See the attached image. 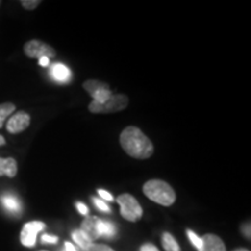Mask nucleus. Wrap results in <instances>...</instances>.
<instances>
[{
	"label": "nucleus",
	"mask_w": 251,
	"mask_h": 251,
	"mask_svg": "<svg viewBox=\"0 0 251 251\" xmlns=\"http://www.w3.org/2000/svg\"><path fill=\"white\" fill-rule=\"evenodd\" d=\"M120 144L126 153L136 159H147L153 153V144L135 126H129L120 135Z\"/></svg>",
	"instance_id": "1"
},
{
	"label": "nucleus",
	"mask_w": 251,
	"mask_h": 251,
	"mask_svg": "<svg viewBox=\"0 0 251 251\" xmlns=\"http://www.w3.org/2000/svg\"><path fill=\"white\" fill-rule=\"evenodd\" d=\"M143 193L153 202L171 206L176 201V193L170 185L161 179H151L143 185Z\"/></svg>",
	"instance_id": "2"
},
{
	"label": "nucleus",
	"mask_w": 251,
	"mask_h": 251,
	"mask_svg": "<svg viewBox=\"0 0 251 251\" xmlns=\"http://www.w3.org/2000/svg\"><path fill=\"white\" fill-rule=\"evenodd\" d=\"M128 106V97L125 94H114L109 97L105 102L92 101L89 105V111L96 114L101 113H115L124 111Z\"/></svg>",
	"instance_id": "3"
},
{
	"label": "nucleus",
	"mask_w": 251,
	"mask_h": 251,
	"mask_svg": "<svg viewBox=\"0 0 251 251\" xmlns=\"http://www.w3.org/2000/svg\"><path fill=\"white\" fill-rule=\"evenodd\" d=\"M117 201L120 205V213L124 219L130 222H136L142 218V207L131 194H121L118 197Z\"/></svg>",
	"instance_id": "4"
},
{
	"label": "nucleus",
	"mask_w": 251,
	"mask_h": 251,
	"mask_svg": "<svg viewBox=\"0 0 251 251\" xmlns=\"http://www.w3.org/2000/svg\"><path fill=\"white\" fill-rule=\"evenodd\" d=\"M24 51L26 56L29 58H41L48 57L54 58L56 57V51L51 46L47 45L40 40H30L25 45Z\"/></svg>",
	"instance_id": "5"
},
{
	"label": "nucleus",
	"mask_w": 251,
	"mask_h": 251,
	"mask_svg": "<svg viewBox=\"0 0 251 251\" xmlns=\"http://www.w3.org/2000/svg\"><path fill=\"white\" fill-rule=\"evenodd\" d=\"M83 87L92 97L93 101L100 103L105 102L112 96V91L109 90V86L102 81L89 79L83 84Z\"/></svg>",
	"instance_id": "6"
},
{
	"label": "nucleus",
	"mask_w": 251,
	"mask_h": 251,
	"mask_svg": "<svg viewBox=\"0 0 251 251\" xmlns=\"http://www.w3.org/2000/svg\"><path fill=\"white\" fill-rule=\"evenodd\" d=\"M46 228V225L41 221L27 222L20 233V242L27 248H33L36 244V236L40 231Z\"/></svg>",
	"instance_id": "7"
},
{
	"label": "nucleus",
	"mask_w": 251,
	"mask_h": 251,
	"mask_svg": "<svg viewBox=\"0 0 251 251\" xmlns=\"http://www.w3.org/2000/svg\"><path fill=\"white\" fill-rule=\"evenodd\" d=\"M30 125V115L28 113L20 111L12 115L6 125V129L11 134H19L26 130Z\"/></svg>",
	"instance_id": "8"
},
{
	"label": "nucleus",
	"mask_w": 251,
	"mask_h": 251,
	"mask_svg": "<svg viewBox=\"0 0 251 251\" xmlns=\"http://www.w3.org/2000/svg\"><path fill=\"white\" fill-rule=\"evenodd\" d=\"M1 205L6 212L13 215H19L23 212V203L13 193H4L1 196Z\"/></svg>",
	"instance_id": "9"
},
{
	"label": "nucleus",
	"mask_w": 251,
	"mask_h": 251,
	"mask_svg": "<svg viewBox=\"0 0 251 251\" xmlns=\"http://www.w3.org/2000/svg\"><path fill=\"white\" fill-rule=\"evenodd\" d=\"M202 246L199 251H227L225 243L219 236L213 234H206L201 237Z\"/></svg>",
	"instance_id": "10"
},
{
	"label": "nucleus",
	"mask_w": 251,
	"mask_h": 251,
	"mask_svg": "<svg viewBox=\"0 0 251 251\" xmlns=\"http://www.w3.org/2000/svg\"><path fill=\"white\" fill-rule=\"evenodd\" d=\"M97 224H98V218H97V216H87V218L81 222L80 226V230L85 234V236L89 238L92 243L93 241L99 238Z\"/></svg>",
	"instance_id": "11"
},
{
	"label": "nucleus",
	"mask_w": 251,
	"mask_h": 251,
	"mask_svg": "<svg viewBox=\"0 0 251 251\" xmlns=\"http://www.w3.org/2000/svg\"><path fill=\"white\" fill-rule=\"evenodd\" d=\"M50 76L58 83H67L71 78V71L63 63H54L50 68Z\"/></svg>",
	"instance_id": "12"
},
{
	"label": "nucleus",
	"mask_w": 251,
	"mask_h": 251,
	"mask_svg": "<svg viewBox=\"0 0 251 251\" xmlns=\"http://www.w3.org/2000/svg\"><path fill=\"white\" fill-rule=\"evenodd\" d=\"M18 174V164L17 161L12 157L8 158H2L0 157V177L7 176L9 178H14Z\"/></svg>",
	"instance_id": "13"
},
{
	"label": "nucleus",
	"mask_w": 251,
	"mask_h": 251,
	"mask_svg": "<svg viewBox=\"0 0 251 251\" xmlns=\"http://www.w3.org/2000/svg\"><path fill=\"white\" fill-rule=\"evenodd\" d=\"M97 227H98L99 237L105 236V237L112 238L115 236V234H117V228H115L114 224H112L111 221H106V220L98 219Z\"/></svg>",
	"instance_id": "14"
},
{
	"label": "nucleus",
	"mask_w": 251,
	"mask_h": 251,
	"mask_svg": "<svg viewBox=\"0 0 251 251\" xmlns=\"http://www.w3.org/2000/svg\"><path fill=\"white\" fill-rule=\"evenodd\" d=\"M162 244L164 247L165 251H180L179 244L175 240V237L171 234L164 233L162 236Z\"/></svg>",
	"instance_id": "15"
},
{
	"label": "nucleus",
	"mask_w": 251,
	"mask_h": 251,
	"mask_svg": "<svg viewBox=\"0 0 251 251\" xmlns=\"http://www.w3.org/2000/svg\"><path fill=\"white\" fill-rule=\"evenodd\" d=\"M72 238L75 240L78 246H79L83 250H87V248L91 246V241L85 236V234L80 230V229H77V230L72 231Z\"/></svg>",
	"instance_id": "16"
},
{
	"label": "nucleus",
	"mask_w": 251,
	"mask_h": 251,
	"mask_svg": "<svg viewBox=\"0 0 251 251\" xmlns=\"http://www.w3.org/2000/svg\"><path fill=\"white\" fill-rule=\"evenodd\" d=\"M14 111H15L14 103L12 102L0 103V128L4 126L6 119H7L9 115H12V113Z\"/></svg>",
	"instance_id": "17"
},
{
	"label": "nucleus",
	"mask_w": 251,
	"mask_h": 251,
	"mask_svg": "<svg viewBox=\"0 0 251 251\" xmlns=\"http://www.w3.org/2000/svg\"><path fill=\"white\" fill-rule=\"evenodd\" d=\"M187 236H188V240L191 241V243L193 244L194 247L197 248L198 251L201 249V246H202V241H201V237H199L198 235L194 233L192 230H187Z\"/></svg>",
	"instance_id": "18"
},
{
	"label": "nucleus",
	"mask_w": 251,
	"mask_h": 251,
	"mask_svg": "<svg viewBox=\"0 0 251 251\" xmlns=\"http://www.w3.org/2000/svg\"><path fill=\"white\" fill-rule=\"evenodd\" d=\"M40 4V0H23V1H21L23 7L28 9V11H33V9H35Z\"/></svg>",
	"instance_id": "19"
},
{
	"label": "nucleus",
	"mask_w": 251,
	"mask_h": 251,
	"mask_svg": "<svg viewBox=\"0 0 251 251\" xmlns=\"http://www.w3.org/2000/svg\"><path fill=\"white\" fill-rule=\"evenodd\" d=\"M86 251H114L112 248H109L105 244H96V243H91V246L87 248Z\"/></svg>",
	"instance_id": "20"
},
{
	"label": "nucleus",
	"mask_w": 251,
	"mask_h": 251,
	"mask_svg": "<svg viewBox=\"0 0 251 251\" xmlns=\"http://www.w3.org/2000/svg\"><path fill=\"white\" fill-rule=\"evenodd\" d=\"M93 202H94V205L98 207L100 211L107 212V213L111 212V208H109V207L107 206V203H106L105 201H102V200L97 199V198H93Z\"/></svg>",
	"instance_id": "21"
},
{
	"label": "nucleus",
	"mask_w": 251,
	"mask_h": 251,
	"mask_svg": "<svg viewBox=\"0 0 251 251\" xmlns=\"http://www.w3.org/2000/svg\"><path fill=\"white\" fill-rule=\"evenodd\" d=\"M42 242L43 243H57L58 242V237L57 236H51V235L45 234L42 235Z\"/></svg>",
	"instance_id": "22"
},
{
	"label": "nucleus",
	"mask_w": 251,
	"mask_h": 251,
	"mask_svg": "<svg viewBox=\"0 0 251 251\" xmlns=\"http://www.w3.org/2000/svg\"><path fill=\"white\" fill-rule=\"evenodd\" d=\"M98 193H99V196L102 198L103 200H107V201H113V200H114V198H113V196L109 192H107V191H105V190H101V188H100V190H98Z\"/></svg>",
	"instance_id": "23"
},
{
	"label": "nucleus",
	"mask_w": 251,
	"mask_h": 251,
	"mask_svg": "<svg viewBox=\"0 0 251 251\" xmlns=\"http://www.w3.org/2000/svg\"><path fill=\"white\" fill-rule=\"evenodd\" d=\"M76 207H77L78 212H79L80 214H83V215H87V214H89V208H87V206L85 205V203H83V202H77V203H76Z\"/></svg>",
	"instance_id": "24"
},
{
	"label": "nucleus",
	"mask_w": 251,
	"mask_h": 251,
	"mask_svg": "<svg viewBox=\"0 0 251 251\" xmlns=\"http://www.w3.org/2000/svg\"><path fill=\"white\" fill-rule=\"evenodd\" d=\"M141 251H159V250L157 249L153 244L147 243V244H143V246L141 247Z\"/></svg>",
	"instance_id": "25"
},
{
	"label": "nucleus",
	"mask_w": 251,
	"mask_h": 251,
	"mask_svg": "<svg viewBox=\"0 0 251 251\" xmlns=\"http://www.w3.org/2000/svg\"><path fill=\"white\" fill-rule=\"evenodd\" d=\"M39 64L41 65V67H49V64H50V61H49V58L48 57H41V58H39Z\"/></svg>",
	"instance_id": "26"
},
{
	"label": "nucleus",
	"mask_w": 251,
	"mask_h": 251,
	"mask_svg": "<svg viewBox=\"0 0 251 251\" xmlns=\"http://www.w3.org/2000/svg\"><path fill=\"white\" fill-rule=\"evenodd\" d=\"M64 250L65 251H77L76 248H75V246L70 242H65L64 243Z\"/></svg>",
	"instance_id": "27"
},
{
	"label": "nucleus",
	"mask_w": 251,
	"mask_h": 251,
	"mask_svg": "<svg viewBox=\"0 0 251 251\" xmlns=\"http://www.w3.org/2000/svg\"><path fill=\"white\" fill-rule=\"evenodd\" d=\"M242 230H243V234L246 235V236H247L248 238H249V237H250V225H249V224L244 225Z\"/></svg>",
	"instance_id": "28"
},
{
	"label": "nucleus",
	"mask_w": 251,
	"mask_h": 251,
	"mask_svg": "<svg viewBox=\"0 0 251 251\" xmlns=\"http://www.w3.org/2000/svg\"><path fill=\"white\" fill-rule=\"evenodd\" d=\"M6 144V140H5V137L2 136V135H0V147L1 146H5Z\"/></svg>",
	"instance_id": "29"
},
{
	"label": "nucleus",
	"mask_w": 251,
	"mask_h": 251,
	"mask_svg": "<svg viewBox=\"0 0 251 251\" xmlns=\"http://www.w3.org/2000/svg\"><path fill=\"white\" fill-rule=\"evenodd\" d=\"M234 251H249V250H247V249H243V248H241V249H237V250H234Z\"/></svg>",
	"instance_id": "30"
},
{
	"label": "nucleus",
	"mask_w": 251,
	"mask_h": 251,
	"mask_svg": "<svg viewBox=\"0 0 251 251\" xmlns=\"http://www.w3.org/2000/svg\"><path fill=\"white\" fill-rule=\"evenodd\" d=\"M0 5H1V1H0Z\"/></svg>",
	"instance_id": "31"
},
{
	"label": "nucleus",
	"mask_w": 251,
	"mask_h": 251,
	"mask_svg": "<svg viewBox=\"0 0 251 251\" xmlns=\"http://www.w3.org/2000/svg\"><path fill=\"white\" fill-rule=\"evenodd\" d=\"M62 251H65V250H64V249H63V250H62Z\"/></svg>",
	"instance_id": "32"
}]
</instances>
